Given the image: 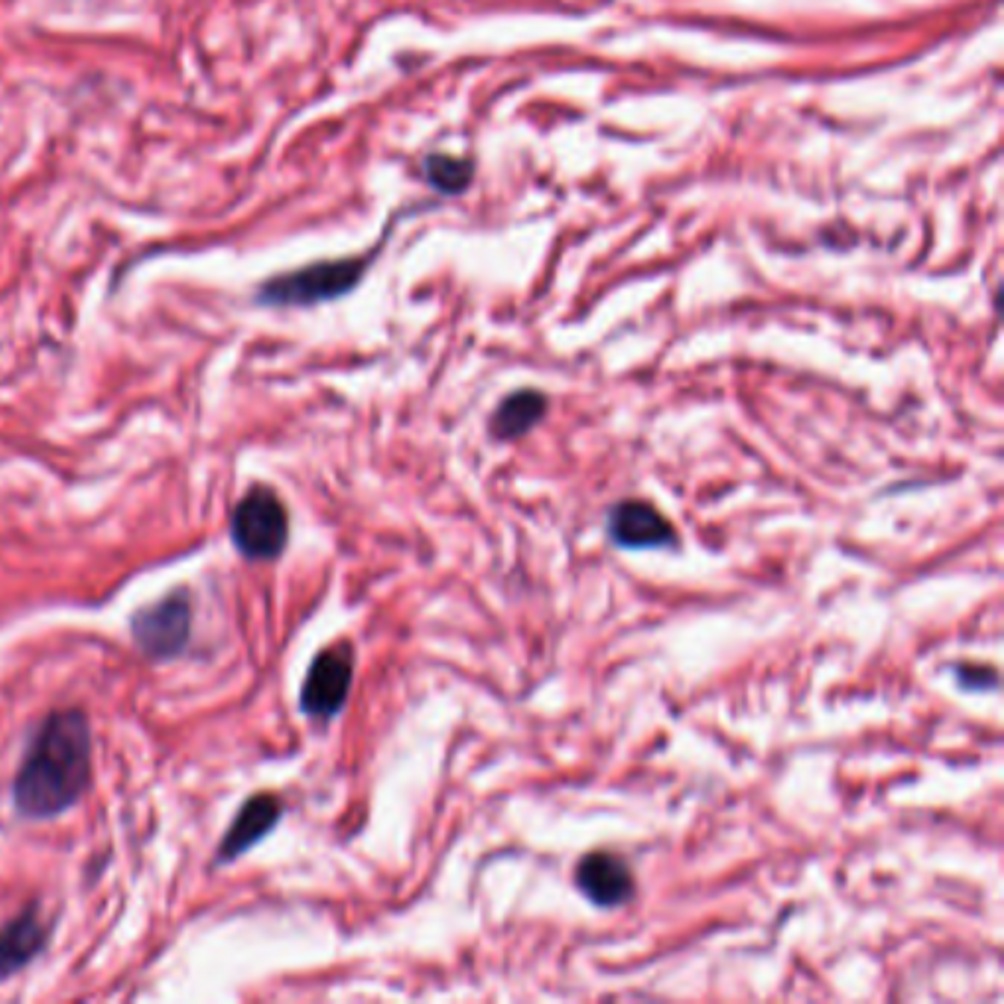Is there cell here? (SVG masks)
<instances>
[{
  "instance_id": "cell-11",
  "label": "cell",
  "mask_w": 1004,
  "mask_h": 1004,
  "mask_svg": "<svg viewBox=\"0 0 1004 1004\" xmlns=\"http://www.w3.org/2000/svg\"><path fill=\"white\" fill-rule=\"evenodd\" d=\"M424 177L427 183L442 192V195H460L469 189L475 177V165L463 157H448V154H430L424 159Z\"/></svg>"
},
{
  "instance_id": "cell-3",
  "label": "cell",
  "mask_w": 1004,
  "mask_h": 1004,
  "mask_svg": "<svg viewBox=\"0 0 1004 1004\" xmlns=\"http://www.w3.org/2000/svg\"><path fill=\"white\" fill-rule=\"evenodd\" d=\"M130 636L148 660L177 657L192 636V601L186 589H174L151 607L136 610L130 619Z\"/></svg>"
},
{
  "instance_id": "cell-8",
  "label": "cell",
  "mask_w": 1004,
  "mask_h": 1004,
  "mask_svg": "<svg viewBox=\"0 0 1004 1004\" xmlns=\"http://www.w3.org/2000/svg\"><path fill=\"white\" fill-rule=\"evenodd\" d=\"M280 816H283V801L277 795H251L242 804V810L236 813L233 825L227 828V834L221 840V848L215 854V863H230L239 854L260 846L265 837L277 828Z\"/></svg>"
},
{
  "instance_id": "cell-6",
  "label": "cell",
  "mask_w": 1004,
  "mask_h": 1004,
  "mask_svg": "<svg viewBox=\"0 0 1004 1004\" xmlns=\"http://www.w3.org/2000/svg\"><path fill=\"white\" fill-rule=\"evenodd\" d=\"M604 528H607V539L622 551H657V548L678 545L675 525L654 504L642 498H625L613 504Z\"/></svg>"
},
{
  "instance_id": "cell-10",
  "label": "cell",
  "mask_w": 1004,
  "mask_h": 1004,
  "mask_svg": "<svg viewBox=\"0 0 1004 1004\" xmlns=\"http://www.w3.org/2000/svg\"><path fill=\"white\" fill-rule=\"evenodd\" d=\"M548 416V395L539 389H516L513 395H507L492 419H489V433L498 442H516L522 436H528L536 424Z\"/></svg>"
},
{
  "instance_id": "cell-2",
  "label": "cell",
  "mask_w": 1004,
  "mask_h": 1004,
  "mask_svg": "<svg viewBox=\"0 0 1004 1004\" xmlns=\"http://www.w3.org/2000/svg\"><path fill=\"white\" fill-rule=\"evenodd\" d=\"M230 533L248 560H274L289 542V513L268 486H254L236 504Z\"/></svg>"
},
{
  "instance_id": "cell-1",
  "label": "cell",
  "mask_w": 1004,
  "mask_h": 1004,
  "mask_svg": "<svg viewBox=\"0 0 1004 1004\" xmlns=\"http://www.w3.org/2000/svg\"><path fill=\"white\" fill-rule=\"evenodd\" d=\"M92 775V731L80 710H56L18 766L12 801L27 819H51L80 801Z\"/></svg>"
},
{
  "instance_id": "cell-7",
  "label": "cell",
  "mask_w": 1004,
  "mask_h": 1004,
  "mask_svg": "<svg viewBox=\"0 0 1004 1004\" xmlns=\"http://www.w3.org/2000/svg\"><path fill=\"white\" fill-rule=\"evenodd\" d=\"M575 887L601 910H616L634 899L636 878L631 863L616 851H589L575 869Z\"/></svg>"
},
{
  "instance_id": "cell-12",
  "label": "cell",
  "mask_w": 1004,
  "mask_h": 1004,
  "mask_svg": "<svg viewBox=\"0 0 1004 1004\" xmlns=\"http://www.w3.org/2000/svg\"><path fill=\"white\" fill-rule=\"evenodd\" d=\"M957 684L969 692H993L999 689V675L993 666H978V663H957L952 666Z\"/></svg>"
},
{
  "instance_id": "cell-9",
  "label": "cell",
  "mask_w": 1004,
  "mask_h": 1004,
  "mask_svg": "<svg viewBox=\"0 0 1004 1004\" xmlns=\"http://www.w3.org/2000/svg\"><path fill=\"white\" fill-rule=\"evenodd\" d=\"M48 946V922L36 907H27L12 922L0 925V981L21 972Z\"/></svg>"
},
{
  "instance_id": "cell-4",
  "label": "cell",
  "mask_w": 1004,
  "mask_h": 1004,
  "mask_svg": "<svg viewBox=\"0 0 1004 1004\" xmlns=\"http://www.w3.org/2000/svg\"><path fill=\"white\" fill-rule=\"evenodd\" d=\"M366 260H339V263H318L301 268L295 274L277 277L265 286L268 304H286V307H307L318 301L339 298L357 286L363 277Z\"/></svg>"
},
{
  "instance_id": "cell-5",
  "label": "cell",
  "mask_w": 1004,
  "mask_h": 1004,
  "mask_svg": "<svg viewBox=\"0 0 1004 1004\" xmlns=\"http://www.w3.org/2000/svg\"><path fill=\"white\" fill-rule=\"evenodd\" d=\"M351 684H354V648H351V642L327 645L310 663V672H307L304 687H301V710L310 719H321V722L333 719L345 707V701L351 695Z\"/></svg>"
}]
</instances>
